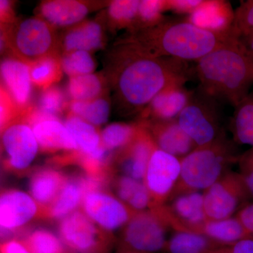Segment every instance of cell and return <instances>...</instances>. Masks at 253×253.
<instances>
[{"label": "cell", "instance_id": "6", "mask_svg": "<svg viewBox=\"0 0 253 253\" xmlns=\"http://www.w3.org/2000/svg\"><path fill=\"white\" fill-rule=\"evenodd\" d=\"M219 101L198 88L176 121L198 146H204L219 138Z\"/></svg>", "mask_w": 253, "mask_h": 253}, {"label": "cell", "instance_id": "1", "mask_svg": "<svg viewBox=\"0 0 253 253\" xmlns=\"http://www.w3.org/2000/svg\"><path fill=\"white\" fill-rule=\"evenodd\" d=\"M188 62L153 57L118 42L111 61V84L120 111L141 113L163 89L184 83L191 76Z\"/></svg>", "mask_w": 253, "mask_h": 253}, {"label": "cell", "instance_id": "15", "mask_svg": "<svg viewBox=\"0 0 253 253\" xmlns=\"http://www.w3.org/2000/svg\"><path fill=\"white\" fill-rule=\"evenodd\" d=\"M0 73L1 86L6 89L23 115L31 106L30 103L33 84L29 64L8 56L1 60Z\"/></svg>", "mask_w": 253, "mask_h": 253}, {"label": "cell", "instance_id": "3", "mask_svg": "<svg viewBox=\"0 0 253 253\" xmlns=\"http://www.w3.org/2000/svg\"><path fill=\"white\" fill-rule=\"evenodd\" d=\"M196 73L201 90L236 107L250 94L253 59L234 37L197 61Z\"/></svg>", "mask_w": 253, "mask_h": 253}, {"label": "cell", "instance_id": "24", "mask_svg": "<svg viewBox=\"0 0 253 253\" xmlns=\"http://www.w3.org/2000/svg\"><path fill=\"white\" fill-rule=\"evenodd\" d=\"M111 184L118 199L133 211H142L151 204V194L143 181L120 175L115 176Z\"/></svg>", "mask_w": 253, "mask_h": 253}, {"label": "cell", "instance_id": "41", "mask_svg": "<svg viewBox=\"0 0 253 253\" xmlns=\"http://www.w3.org/2000/svg\"><path fill=\"white\" fill-rule=\"evenodd\" d=\"M241 166L245 184L253 196V146L241 158Z\"/></svg>", "mask_w": 253, "mask_h": 253}, {"label": "cell", "instance_id": "8", "mask_svg": "<svg viewBox=\"0 0 253 253\" xmlns=\"http://www.w3.org/2000/svg\"><path fill=\"white\" fill-rule=\"evenodd\" d=\"M1 149L3 168L21 174L27 172L40 147L31 126L21 117L1 130Z\"/></svg>", "mask_w": 253, "mask_h": 253}, {"label": "cell", "instance_id": "20", "mask_svg": "<svg viewBox=\"0 0 253 253\" xmlns=\"http://www.w3.org/2000/svg\"><path fill=\"white\" fill-rule=\"evenodd\" d=\"M234 18L235 11L229 1L204 0L201 6L189 16L188 21L214 33L231 34L234 33Z\"/></svg>", "mask_w": 253, "mask_h": 253}, {"label": "cell", "instance_id": "42", "mask_svg": "<svg viewBox=\"0 0 253 253\" xmlns=\"http://www.w3.org/2000/svg\"><path fill=\"white\" fill-rule=\"evenodd\" d=\"M0 20L1 26H9L16 21L11 1L8 0L0 1Z\"/></svg>", "mask_w": 253, "mask_h": 253}, {"label": "cell", "instance_id": "21", "mask_svg": "<svg viewBox=\"0 0 253 253\" xmlns=\"http://www.w3.org/2000/svg\"><path fill=\"white\" fill-rule=\"evenodd\" d=\"M67 179L66 174L54 166L37 168L32 172L29 180L30 194L42 208L45 219H47L49 208L59 196Z\"/></svg>", "mask_w": 253, "mask_h": 253}, {"label": "cell", "instance_id": "25", "mask_svg": "<svg viewBox=\"0 0 253 253\" xmlns=\"http://www.w3.org/2000/svg\"><path fill=\"white\" fill-rule=\"evenodd\" d=\"M64 125L77 144L78 154H94L102 147L101 133L90 123L69 113L65 120Z\"/></svg>", "mask_w": 253, "mask_h": 253}, {"label": "cell", "instance_id": "33", "mask_svg": "<svg viewBox=\"0 0 253 253\" xmlns=\"http://www.w3.org/2000/svg\"><path fill=\"white\" fill-rule=\"evenodd\" d=\"M169 253H217L207 238L196 233L183 231L175 234L168 244Z\"/></svg>", "mask_w": 253, "mask_h": 253}, {"label": "cell", "instance_id": "22", "mask_svg": "<svg viewBox=\"0 0 253 253\" xmlns=\"http://www.w3.org/2000/svg\"><path fill=\"white\" fill-rule=\"evenodd\" d=\"M43 152L54 153L60 151L67 154L78 151V146L64 123L59 118L46 117L40 120L31 126Z\"/></svg>", "mask_w": 253, "mask_h": 253}, {"label": "cell", "instance_id": "37", "mask_svg": "<svg viewBox=\"0 0 253 253\" xmlns=\"http://www.w3.org/2000/svg\"><path fill=\"white\" fill-rule=\"evenodd\" d=\"M174 209L180 217L192 224L202 222L206 217L204 211V196L192 193L178 198Z\"/></svg>", "mask_w": 253, "mask_h": 253}, {"label": "cell", "instance_id": "45", "mask_svg": "<svg viewBox=\"0 0 253 253\" xmlns=\"http://www.w3.org/2000/svg\"><path fill=\"white\" fill-rule=\"evenodd\" d=\"M1 253H30L19 240H11L1 245Z\"/></svg>", "mask_w": 253, "mask_h": 253}, {"label": "cell", "instance_id": "16", "mask_svg": "<svg viewBox=\"0 0 253 253\" xmlns=\"http://www.w3.org/2000/svg\"><path fill=\"white\" fill-rule=\"evenodd\" d=\"M192 91L184 83L172 84L156 95L142 112L141 120L149 122L175 121L191 99Z\"/></svg>", "mask_w": 253, "mask_h": 253}, {"label": "cell", "instance_id": "7", "mask_svg": "<svg viewBox=\"0 0 253 253\" xmlns=\"http://www.w3.org/2000/svg\"><path fill=\"white\" fill-rule=\"evenodd\" d=\"M59 234L63 244L78 253H108L114 241L112 233L99 227L81 209L60 220Z\"/></svg>", "mask_w": 253, "mask_h": 253}, {"label": "cell", "instance_id": "35", "mask_svg": "<svg viewBox=\"0 0 253 253\" xmlns=\"http://www.w3.org/2000/svg\"><path fill=\"white\" fill-rule=\"evenodd\" d=\"M61 63L63 72L70 78L91 74L96 67L91 53L81 50L63 53Z\"/></svg>", "mask_w": 253, "mask_h": 253}, {"label": "cell", "instance_id": "31", "mask_svg": "<svg viewBox=\"0 0 253 253\" xmlns=\"http://www.w3.org/2000/svg\"><path fill=\"white\" fill-rule=\"evenodd\" d=\"M204 232L211 239L230 244L251 237L239 219L231 218L209 221L204 226Z\"/></svg>", "mask_w": 253, "mask_h": 253}, {"label": "cell", "instance_id": "4", "mask_svg": "<svg viewBox=\"0 0 253 253\" xmlns=\"http://www.w3.org/2000/svg\"><path fill=\"white\" fill-rule=\"evenodd\" d=\"M55 28L38 16L1 26V51L6 50L9 56L28 64L59 55V38Z\"/></svg>", "mask_w": 253, "mask_h": 253}, {"label": "cell", "instance_id": "23", "mask_svg": "<svg viewBox=\"0 0 253 253\" xmlns=\"http://www.w3.org/2000/svg\"><path fill=\"white\" fill-rule=\"evenodd\" d=\"M59 42L63 53L79 50L91 53L104 47V28L98 20L83 21L68 28Z\"/></svg>", "mask_w": 253, "mask_h": 253}, {"label": "cell", "instance_id": "18", "mask_svg": "<svg viewBox=\"0 0 253 253\" xmlns=\"http://www.w3.org/2000/svg\"><path fill=\"white\" fill-rule=\"evenodd\" d=\"M101 184L84 173L68 176L61 192L48 211L47 219H62L77 211L86 193Z\"/></svg>", "mask_w": 253, "mask_h": 253}, {"label": "cell", "instance_id": "5", "mask_svg": "<svg viewBox=\"0 0 253 253\" xmlns=\"http://www.w3.org/2000/svg\"><path fill=\"white\" fill-rule=\"evenodd\" d=\"M231 158V148L222 138L198 146L181 161V179L192 189H208L217 182Z\"/></svg>", "mask_w": 253, "mask_h": 253}, {"label": "cell", "instance_id": "26", "mask_svg": "<svg viewBox=\"0 0 253 253\" xmlns=\"http://www.w3.org/2000/svg\"><path fill=\"white\" fill-rule=\"evenodd\" d=\"M106 84L104 77L95 73L70 78L68 94L71 101H91L104 96Z\"/></svg>", "mask_w": 253, "mask_h": 253}, {"label": "cell", "instance_id": "13", "mask_svg": "<svg viewBox=\"0 0 253 253\" xmlns=\"http://www.w3.org/2000/svg\"><path fill=\"white\" fill-rule=\"evenodd\" d=\"M246 191L248 189L242 176L231 175L217 181L204 196L206 217L212 220L227 219L236 211Z\"/></svg>", "mask_w": 253, "mask_h": 253}, {"label": "cell", "instance_id": "46", "mask_svg": "<svg viewBox=\"0 0 253 253\" xmlns=\"http://www.w3.org/2000/svg\"><path fill=\"white\" fill-rule=\"evenodd\" d=\"M239 41L244 49L247 51L248 54L253 59V31L251 32L249 34L240 38Z\"/></svg>", "mask_w": 253, "mask_h": 253}, {"label": "cell", "instance_id": "11", "mask_svg": "<svg viewBox=\"0 0 253 253\" xmlns=\"http://www.w3.org/2000/svg\"><path fill=\"white\" fill-rule=\"evenodd\" d=\"M139 123V129L131 142L115 154L113 168L122 175L144 181L150 159L158 146L144 123Z\"/></svg>", "mask_w": 253, "mask_h": 253}, {"label": "cell", "instance_id": "43", "mask_svg": "<svg viewBox=\"0 0 253 253\" xmlns=\"http://www.w3.org/2000/svg\"><path fill=\"white\" fill-rule=\"evenodd\" d=\"M217 253H253V238L241 240L229 249L219 250Z\"/></svg>", "mask_w": 253, "mask_h": 253}, {"label": "cell", "instance_id": "44", "mask_svg": "<svg viewBox=\"0 0 253 253\" xmlns=\"http://www.w3.org/2000/svg\"><path fill=\"white\" fill-rule=\"evenodd\" d=\"M239 219L246 231L252 236L253 234V204L246 206L241 211Z\"/></svg>", "mask_w": 253, "mask_h": 253}, {"label": "cell", "instance_id": "40", "mask_svg": "<svg viewBox=\"0 0 253 253\" xmlns=\"http://www.w3.org/2000/svg\"><path fill=\"white\" fill-rule=\"evenodd\" d=\"M204 2V0H165L166 11L178 14H192Z\"/></svg>", "mask_w": 253, "mask_h": 253}, {"label": "cell", "instance_id": "19", "mask_svg": "<svg viewBox=\"0 0 253 253\" xmlns=\"http://www.w3.org/2000/svg\"><path fill=\"white\" fill-rule=\"evenodd\" d=\"M141 121L149 129L158 148L168 154L184 158L198 147L176 120L167 122Z\"/></svg>", "mask_w": 253, "mask_h": 253}, {"label": "cell", "instance_id": "47", "mask_svg": "<svg viewBox=\"0 0 253 253\" xmlns=\"http://www.w3.org/2000/svg\"><path fill=\"white\" fill-rule=\"evenodd\" d=\"M118 253H147L144 252H140V251H135V250H133L129 249V248L126 247V246H123L120 251H118Z\"/></svg>", "mask_w": 253, "mask_h": 253}, {"label": "cell", "instance_id": "28", "mask_svg": "<svg viewBox=\"0 0 253 253\" xmlns=\"http://www.w3.org/2000/svg\"><path fill=\"white\" fill-rule=\"evenodd\" d=\"M139 0H115L110 1L106 9L108 25L113 31L127 29L130 31L135 24Z\"/></svg>", "mask_w": 253, "mask_h": 253}, {"label": "cell", "instance_id": "29", "mask_svg": "<svg viewBox=\"0 0 253 253\" xmlns=\"http://www.w3.org/2000/svg\"><path fill=\"white\" fill-rule=\"evenodd\" d=\"M32 83L34 86L45 89L54 85L62 78L61 56H46L29 64Z\"/></svg>", "mask_w": 253, "mask_h": 253}, {"label": "cell", "instance_id": "39", "mask_svg": "<svg viewBox=\"0 0 253 253\" xmlns=\"http://www.w3.org/2000/svg\"><path fill=\"white\" fill-rule=\"evenodd\" d=\"M253 31V0L241 1L235 11L234 32L238 38L246 36Z\"/></svg>", "mask_w": 253, "mask_h": 253}, {"label": "cell", "instance_id": "38", "mask_svg": "<svg viewBox=\"0 0 253 253\" xmlns=\"http://www.w3.org/2000/svg\"><path fill=\"white\" fill-rule=\"evenodd\" d=\"M69 106L66 95L61 88L56 85L43 89L36 106L41 112L52 117L59 118Z\"/></svg>", "mask_w": 253, "mask_h": 253}, {"label": "cell", "instance_id": "32", "mask_svg": "<svg viewBox=\"0 0 253 253\" xmlns=\"http://www.w3.org/2000/svg\"><path fill=\"white\" fill-rule=\"evenodd\" d=\"M139 126V122L134 124L112 123L101 131V143L106 149L116 154L131 142L136 135Z\"/></svg>", "mask_w": 253, "mask_h": 253}, {"label": "cell", "instance_id": "34", "mask_svg": "<svg viewBox=\"0 0 253 253\" xmlns=\"http://www.w3.org/2000/svg\"><path fill=\"white\" fill-rule=\"evenodd\" d=\"M21 241L30 253H66L61 240L46 229L28 231Z\"/></svg>", "mask_w": 253, "mask_h": 253}, {"label": "cell", "instance_id": "2", "mask_svg": "<svg viewBox=\"0 0 253 253\" xmlns=\"http://www.w3.org/2000/svg\"><path fill=\"white\" fill-rule=\"evenodd\" d=\"M234 37L196 26L188 20L167 19L140 31L128 32L119 42L126 43L142 54L197 62ZM238 38V37H237Z\"/></svg>", "mask_w": 253, "mask_h": 253}, {"label": "cell", "instance_id": "27", "mask_svg": "<svg viewBox=\"0 0 253 253\" xmlns=\"http://www.w3.org/2000/svg\"><path fill=\"white\" fill-rule=\"evenodd\" d=\"M69 113L95 126H102L109 120L111 105L106 96L87 101H71Z\"/></svg>", "mask_w": 253, "mask_h": 253}, {"label": "cell", "instance_id": "10", "mask_svg": "<svg viewBox=\"0 0 253 253\" xmlns=\"http://www.w3.org/2000/svg\"><path fill=\"white\" fill-rule=\"evenodd\" d=\"M81 209L95 224L111 233L127 224L136 213L110 193L108 188L87 191Z\"/></svg>", "mask_w": 253, "mask_h": 253}, {"label": "cell", "instance_id": "30", "mask_svg": "<svg viewBox=\"0 0 253 253\" xmlns=\"http://www.w3.org/2000/svg\"><path fill=\"white\" fill-rule=\"evenodd\" d=\"M232 127L238 142L253 146V92L236 106Z\"/></svg>", "mask_w": 253, "mask_h": 253}, {"label": "cell", "instance_id": "9", "mask_svg": "<svg viewBox=\"0 0 253 253\" xmlns=\"http://www.w3.org/2000/svg\"><path fill=\"white\" fill-rule=\"evenodd\" d=\"M37 219H45L42 208L31 196L16 189H4L0 196L1 239L3 243L22 239L28 232L27 224Z\"/></svg>", "mask_w": 253, "mask_h": 253}, {"label": "cell", "instance_id": "36", "mask_svg": "<svg viewBox=\"0 0 253 253\" xmlns=\"http://www.w3.org/2000/svg\"><path fill=\"white\" fill-rule=\"evenodd\" d=\"M164 11H166L165 0L140 1L135 24L128 32L140 31L159 24L168 18L163 14Z\"/></svg>", "mask_w": 253, "mask_h": 253}, {"label": "cell", "instance_id": "12", "mask_svg": "<svg viewBox=\"0 0 253 253\" xmlns=\"http://www.w3.org/2000/svg\"><path fill=\"white\" fill-rule=\"evenodd\" d=\"M123 239L125 246L140 252H157L166 246L161 219L151 212H136L126 224Z\"/></svg>", "mask_w": 253, "mask_h": 253}, {"label": "cell", "instance_id": "14", "mask_svg": "<svg viewBox=\"0 0 253 253\" xmlns=\"http://www.w3.org/2000/svg\"><path fill=\"white\" fill-rule=\"evenodd\" d=\"M180 174L181 161L157 147L150 159L144 184L151 198L161 202L170 192Z\"/></svg>", "mask_w": 253, "mask_h": 253}, {"label": "cell", "instance_id": "17", "mask_svg": "<svg viewBox=\"0 0 253 253\" xmlns=\"http://www.w3.org/2000/svg\"><path fill=\"white\" fill-rule=\"evenodd\" d=\"M101 3L78 0H51L42 1L38 7V16L56 27H71L84 21L90 11Z\"/></svg>", "mask_w": 253, "mask_h": 253}]
</instances>
